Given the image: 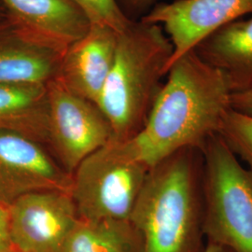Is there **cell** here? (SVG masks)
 I'll return each mask as SVG.
<instances>
[{
	"label": "cell",
	"mask_w": 252,
	"mask_h": 252,
	"mask_svg": "<svg viewBox=\"0 0 252 252\" xmlns=\"http://www.w3.org/2000/svg\"><path fill=\"white\" fill-rule=\"evenodd\" d=\"M83 11L91 26H101L112 29L117 34L126 30L133 22L120 8L117 0H72Z\"/></svg>",
	"instance_id": "17"
},
{
	"label": "cell",
	"mask_w": 252,
	"mask_h": 252,
	"mask_svg": "<svg viewBox=\"0 0 252 252\" xmlns=\"http://www.w3.org/2000/svg\"><path fill=\"white\" fill-rule=\"evenodd\" d=\"M232 108L247 114H252V88L235 93L232 96Z\"/></svg>",
	"instance_id": "20"
},
{
	"label": "cell",
	"mask_w": 252,
	"mask_h": 252,
	"mask_svg": "<svg viewBox=\"0 0 252 252\" xmlns=\"http://www.w3.org/2000/svg\"><path fill=\"white\" fill-rule=\"evenodd\" d=\"M141 234L130 220L79 218L64 252H142Z\"/></svg>",
	"instance_id": "15"
},
{
	"label": "cell",
	"mask_w": 252,
	"mask_h": 252,
	"mask_svg": "<svg viewBox=\"0 0 252 252\" xmlns=\"http://www.w3.org/2000/svg\"><path fill=\"white\" fill-rule=\"evenodd\" d=\"M49 100L48 143L62 166L72 175L87 156L114 138L107 118L98 107L52 80L47 83Z\"/></svg>",
	"instance_id": "6"
},
{
	"label": "cell",
	"mask_w": 252,
	"mask_h": 252,
	"mask_svg": "<svg viewBox=\"0 0 252 252\" xmlns=\"http://www.w3.org/2000/svg\"><path fill=\"white\" fill-rule=\"evenodd\" d=\"M203 233L207 243L252 252V171L219 135L202 150Z\"/></svg>",
	"instance_id": "4"
},
{
	"label": "cell",
	"mask_w": 252,
	"mask_h": 252,
	"mask_svg": "<svg viewBox=\"0 0 252 252\" xmlns=\"http://www.w3.org/2000/svg\"><path fill=\"white\" fill-rule=\"evenodd\" d=\"M205 63L225 75L233 93L252 88V17L218 28L195 48Z\"/></svg>",
	"instance_id": "13"
},
{
	"label": "cell",
	"mask_w": 252,
	"mask_h": 252,
	"mask_svg": "<svg viewBox=\"0 0 252 252\" xmlns=\"http://www.w3.org/2000/svg\"><path fill=\"white\" fill-rule=\"evenodd\" d=\"M12 250L9 236V207L0 203V252Z\"/></svg>",
	"instance_id": "19"
},
{
	"label": "cell",
	"mask_w": 252,
	"mask_h": 252,
	"mask_svg": "<svg viewBox=\"0 0 252 252\" xmlns=\"http://www.w3.org/2000/svg\"><path fill=\"white\" fill-rule=\"evenodd\" d=\"M8 18L27 36L64 54L90 22L72 0H0Z\"/></svg>",
	"instance_id": "10"
},
{
	"label": "cell",
	"mask_w": 252,
	"mask_h": 252,
	"mask_svg": "<svg viewBox=\"0 0 252 252\" xmlns=\"http://www.w3.org/2000/svg\"><path fill=\"white\" fill-rule=\"evenodd\" d=\"M249 14H252V0H175L157 3L140 20L161 26L170 39L174 50L169 70L207 35Z\"/></svg>",
	"instance_id": "9"
},
{
	"label": "cell",
	"mask_w": 252,
	"mask_h": 252,
	"mask_svg": "<svg viewBox=\"0 0 252 252\" xmlns=\"http://www.w3.org/2000/svg\"><path fill=\"white\" fill-rule=\"evenodd\" d=\"M9 236L17 252H64L79 215L69 192L42 190L9 207Z\"/></svg>",
	"instance_id": "7"
},
{
	"label": "cell",
	"mask_w": 252,
	"mask_h": 252,
	"mask_svg": "<svg viewBox=\"0 0 252 252\" xmlns=\"http://www.w3.org/2000/svg\"><path fill=\"white\" fill-rule=\"evenodd\" d=\"M117 38L112 29L92 25L65 51L54 80L74 94L96 104L114 62Z\"/></svg>",
	"instance_id": "11"
},
{
	"label": "cell",
	"mask_w": 252,
	"mask_h": 252,
	"mask_svg": "<svg viewBox=\"0 0 252 252\" xmlns=\"http://www.w3.org/2000/svg\"><path fill=\"white\" fill-rule=\"evenodd\" d=\"M231 151L247 162L252 171V114L228 110L219 134Z\"/></svg>",
	"instance_id": "16"
},
{
	"label": "cell",
	"mask_w": 252,
	"mask_h": 252,
	"mask_svg": "<svg viewBox=\"0 0 252 252\" xmlns=\"http://www.w3.org/2000/svg\"><path fill=\"white\" fill-rule=\"evenodd\" d=\"M47 84H0V127L48 143Z\"/></svg>",
	"instance_id": "14"
},
{
	"label": "cell",
	"mask_w": 252,
	"mask_h": 252,
	"mask_svg": "<svg viewBox=\"0 0 252 252\" xmlns=\"http://www.w3.org/2000/svg\"><path fill=\"white\" fill-rule=\"evenodd\" d=\"M71 175L58 165L39 141L0 127V203L9 207L30 192L70 193Z\"/></svg>",
	"instance_id": "8"
},
{
	"label": "cell",
	"mask_w": 252,
	"mask_h": 252,
	"mask_svg": "<svg viewBox=\"0 0 252 252\" xmlns=\"http://www.w3.org/2000/svg\"><path fill=\"white\" fill-rule=\"evenodd\" d=\"M166 75L144 126L128 139L135 158L149 169L180 151L203 150L232 108L234 93L225 75L194 50L179 58Z\"/></svg>",
	"instance_id": "1"
},
{
	"label": "cell",
	"mask_w": 252,
	"mask_h": 252,
	"mask_svg": "<svg viewBox=\"0 0 252 252\" xmlns=\"http://www.w3.org/2000/svg\"><path fill=\"white\" fill-rule=\"evenodd\" d=\"M204 158L186 149L152 168L129 220L142 252H203Z\"/></svg>",
	"instance_id": "2"
},
{
	"label": "cell",
	"mask_w": 252,
	"mask_h": 252,
	"mask_svg": "<svg viewBox=\"0 0 252 252\" xmlns=\"http://www.w3.org/2000/svg\"><path fill=\"white\" fill-rule=\"evenodd\" d=\"M7 16V11L4 8L3 4L0 2V19L5 18Z\"/></svg>",
	"instance_id": "22"
},
{
	"label": "cell",
	"mask_w": 252,
	"mask_h": 252,
	"mask_svg": "<svg viewBox=\"0 0 252 252\" xmlns=\"http://www.w3.org/2000/svg\"><path fill=\"white\" fill-rule=\"evenodd\" d=\"M63 55L27 36L8 16L0 19V84H47Z\"/></svg>",
	"instance_id": "12"
},
{
	"label": "cell",
	"mask_w": 252,
	"mask_h": 252,
	"mask_svg": "<svg viewBox=\"0 0 252 252\" xmlns=\"http://www.w3.org/2000/svg\"><path fill=\"white\" fill-rule=\"evenodd\" d=\"M173 50L159 25L133 21L118 34L114 62L95 104L115 138L129 139L144 126L168 71Z\"/></svg>",
	"instance_id": "3"
},
{
	"label": "cell",
	"mask_w": 252,
	"mask_h": 252,
	"mask_svg": "<svg viewBox=\"0 0 252 252\" xmlns=\"http://www.w3.org/2000/svg\"><path fill=\"white\" fill-rule=\"evenodd\" d=\"M158 0H117L120 8L132 21H138L157 4Z\"/></svg>",
	"instance_id": "18"
},
{
	"label": "cell",
	"mask_w": 252,
	"mask_h": 252,
	"mask_svg": "<svg viewBox=\"0 0 252 252\" xmlns=\"http://www.w3.org/2000/svg\"><path fill=\"white\" fill-rule=\"evenodd\" d=\"M15 252V251H14V250H13V249H12V250H11V251H10V252Z\"/></svg>",
	"instance_id": "23"
},
{
	"label": "cell",
	"mask_w": 252,
	"mask_h": 252,
	"mask_svg": "<svg viewBox=\"0 0 252 252\" xmlns=\"http://www.w3.org/2000/svg\"><path fill=\"white\" fill-rule=\"evenodd\" d=\"M150 170L135 158L128 139L112 138L71 175L70 195L79 218L129 220Z\"/></svg>",
	"instance_id": "5"
},
{
	"label": "cell",
	"mask_w": 252,
	"mask_h": 252,
	"mask_svg": "<svg viewBox=\"0 0 252 252\" xmlns=\"http://www.w3.org/2000/svg\"><path fill=\"white\" fill-rule=\"evenodd\" d=\"M203 252H233L225 247L217 244L207 243Z\"/></svg>",
	"instance_id": "21"
}]
</instances>
